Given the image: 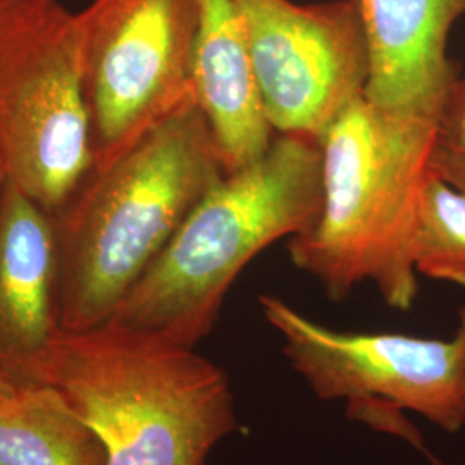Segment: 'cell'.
<instances>
[{"instance_id":"cell-1","label":"cell","mask_w":465,"mask_h":465,"mask_svg":"<svg viewBox=\"0 0 465 465\" xmlns=\"http://www.w3.org/2000/svg\"><path fill=\"white\" fill-rule=\"evenodd\" d=\"M226 173L195 99L109 166L90 169L50 214L59 259L61 331L111 322L134 282Z\"/></svg>"},{"instance_id":"cell-2","label":"cell","mask_w":465,"mask_h":465,"mask_svg":"<svg viewBox=\"0 0 465 465\" xmlns=\"http://www.w3.org/2000/svg\"><path fill=\"white\" fill-rule=\"evenodd\" d=\"M28 384L55 390L99 436L109 465H205L240 428L223 367L113 321L59 331Z\"/></svg>"},{"instance_id":"cell-3","label":"cell","mask_w":465,"mask_h":465,"mask_svg":"<svg viewBox=\"0 0 465 465\" xmlns=\"http://www.w3.org/2000/svg\"><path fill=\"white\" fill-rule=\"evenodd\" d=\"M322 202L321 140L276 134L253 163L205 193L121 302L113 322L197 349L242 271L305 232Z\"/></svg>"},{"instance_id":"cell-4","label":"cell","mask_w":465,"mask_h":465,"mask_svg":"<svg viewBox=\"0 0 465 465\" xmlns=\"http://www.w3.org/2000/svg\"><path fill=\"white\" fill-rule=\"evenodd\" d=\"M434 134L382 117L364 95L321 136V209L311 228L288 240V253L332 302L372 282L391 309H412L417 203Z\"/></svg>"},{"instance_id":"cell-5","label":"cell","mask_w":465,"mask_h":465,"mask_svg":"<svg viewBox=\"0 0 465 465\" xmlns=\"http://www.w3.org/2000/svg\"><path fill=\"white\" fill-rule=\"evenodd\" d=\"M0 150L49 214L94 166L78 15L59 0H0Z\"/></svg>"},{"instance_id":"cell-6","label":"cell","mask_w":465,"mask_h":465,"mask_svg":"<svg viewBox=\"0 0 465 465\" xmlns=\"http://www.w3.org/2000/svg\"><path fill=\"white\" fill-rule=\"evenodd\" d=\"M267 324L280 334L282 351L317 399L347 401L349 411L371 422L411 411L436 428L459 432L465 426V307L451 338H419L399 332L331 330L293 305L262 295Z\"/></svg>"},{"instance_id":"cell-7","label":"cell","mask_w":465,"mask_h":465,"mask_svg":"<svg viewBox=\"0 0 465 465\" xmlns=\"http://www.w3.org/2000/svg\"><path fill=\"white\" fill-rule=\"evenodd\" d=\"M200 0H94L78 15L94 166L195 99Z\"/></svg>"},{"instance_id":"cell-8","label":"cell","mask_w":465,"mask_h":465,"mask_svg":"<svg viewBox=\"0 0 465 465\" xmlns=\"http://www.w3.org/2000/svg\"><path fill=\"white\" fill-rule=\"evenodd\" d=\"M274 134L321 140L366 95L371 52L359 0H232Z\"/></svg>"},{"instance_id":"cell-9","label":"cell","mask_w":465,"mask_h":465,"mask_svg":"<svg viewBox=\"0 0 465 465\" xmlns=\"http://www.w3.org/2000/svg\"><path fill=\"white\" fill-rule=\"evenodd\" d=\"M371 52L366 100L386 119L436 128L460 67L449 55L465 0H359Z\"/></svg>"},{"instance_id":"cell-10","label":"cell","mask_w":465,"mask_h":465,"mask_svg":"<svg viewBox=\"0 0 465 465\" xmlns=\"http://www.w3.org/2000/svg\"><path fill=\"white\" fill-rule=\"evenodd\" d=\"M54 221L7 183L0 199V372L25 386L61 331Z\"/></svg>"},{"instance_id":"cell-11","label":"cell","mask_w":465,"mask_h":465,"mask_svg":"<svg viewBox=\"0 0 465 465\" xmlns=\"http://www.w3.org/2000/svg\"><path fill=\"white\" fill-rule=\"evenodd\" d=\"M193 92L228 173L269 149L276 134L262 107L247 35L232 0H200Z\"/></svg>"},{"instance_id":"cell-12","label":"cell","mask_w":465,"mask_h":465,"mask_svg":"<svg viewBox=\"0 0 465 465\" xmlns=\"http://www.w3.org/2000/svg\"><path fill=\"white\" fill-rule=\"evenodd\" d=\"M0 465H109L99 436L49 386L0 401Z\"/></svg>"},{"instance_id":"cell-13","label":"cell","mask_w":465,"mask_h":465,"mask_svg":"<svg viewBox=\"0 0 465 465\" xmlns=\"http://www.w3.org/2000/svg\"><path fill=\"white\" fill-rule=\"evenodd\" d=\"M417 274L465 288V195L430 171L417 203Z\"/></svg>"},{"instance_id":"cell-14","label":"cell","mask_w":465,"mask_h":465,"mask_svg":"<svg viewBox=\"0 0 465 465\" xmlns=\"http://www.w3.org/2000/svg\"><path fill=\"white\" fill-rule=\"evenodd\" d=\"M430 169L465 195V76L453 84L438 119Z\"/></svg>"},{"instance_id":"cell-15","label":"cell","mask_w":465,"mask_h":465,"mask_svg":"<svg viewBox=\"0 0 465 465\" xmlns=\"http://www.w3.org/2000/svg\"><path fill=\"white\" fill-rule=\"evenodd\" d=\"M19 388V384L13 381L11 378H7L5 374L0 372V401L9 399L11 395H15Z\"/></svg>"},{"instance_id":"cell-16","label":"cell","mask_w":465,"mask_h":465,"mask_svg":"<svg viewBox=\"0 0 465 465\" xmlns=\"http://www.w3.org/2000/svg\"><path fill=\"white\" fill-rule=\"evenodd\" d=\"M9 183V174H7V167H5V161H4V155H2V150H0V199L4 195V190Z\"/></svg>"},{"instance_id":"cell-17","label":"cell","mask_w":465,"mask_h":465,"mask_svg":"<svg viewBox=\"0 0 465 465\" xmlns=\"http://www.w3.org/2000/svg\"><path fill=\"white\" fill-rule=\"evenodd\" d=\"M431 462H432V465H447V464H445V462H441V460H438V459H434V457H432Z\"/></svg>"}]
</instances>
